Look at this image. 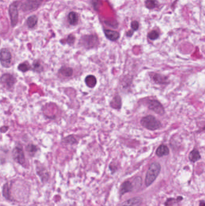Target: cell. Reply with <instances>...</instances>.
Masks as SVG:
<instances>
[{"instance_id":"cell-1","label":"cell","mask_w":205,"mask_h":206,"mask_svg":"<svg viewBox=\"0 0 205 206\" xmlns=\"http://www.w3.org/2000/svg\"><path fill=\"white\" fill-rule=\"evenodd\" d=\"M161 171V166L157 162L152 163L146 173L145 184L147 187L150 186L157 178Z\"/></svg>"},{"instance_id":"cell-2","label":"cell","mask_w":205,"mask_h":206,"mask_svg":"<svg viewBox=\"0 0 205 206\" xmlns=\"http://www.w3.org/2000/svg\"><path fill=\"white\" fill-rule=\"evenodd\" d=\"M141 125L150 130H155L161 127V122L152 115L143 117L141 120Z\"/></svg>"},{"instance_id":"cell-3","label":"cell","mask_w":205,"mask_h":206,"mask_svg":"<svg viewBox=\"0 0 205 206\" xmlns=\"http://www.w3.org/2000/svg\"><path fill=\"white\" fill-rule=\"evenodd\" d=\"M12 156L13 160L16 163L22 166H24L25 163V157L21 146H16L13 148L12 151Z\"/></svg>"},{"instance_id":"cell-4","label":"cell","mask_w":205,"mask_h":206,"mask_svg":"<svg viewBox=\"0 0 205 206\" xmlns=\"http://www.w3.org/2000/svg\"><path fill=\"white\" fill-rule=\"evenodd\" d=\"M12 56L10 51L7 48H2L0 52L1 64L4 68H10L12 64Z\"/></svg>"},{"instance_id":"cell-5","label":"cell","mask_w":205,"mask_h":206,"mask_svg":"<svg viewBox=\"0 0 205 206\" xmlns=\"http://www.w3.org/2000/svg\"><path fill=\"white\" fill-rule=\"evenodd\" d=\"M82 45L87 49L93 48L99 43L98 37L96 35H87L81 37Z\"/></svg>"},{"instance_id":"cell-6","label":"cell","mask_w":205,"mask_h":206,"mask_svg":"<svg viewBox=\"0 0 205 206\" xmlns=\"http://www.w3.org/2000/svg\"><path fill=\"white\" fill-rule=\"evenodd\" d=\"M8 12L11 19V23L12 27H15L18 21V4L13 2L10 6L8 9Z\"/></svg>"},{"instance_id":"cell-7","label":"cell","mask_w":205,"mask_h":206,"mask_svg":"<svg viewBox=\"0 0 205 206\" xmlns=\"http://www.w3.org/2000/svg\"><path fill=\"white\" fill-rule=\"evenodd\" d=\"M16 83V78L10 74H4L1 77V83L7 89H11Z\"/></svg>"},{"instance_id":"cell-8","label":"cell","mask_w":205,"mask_h":206,"mask_svg":"<svg viewBox=\"0 0 205 206\" xmlns=\"http://www.w3.org/2000/svg\"><path fill=\"white\" fill-rule=\"evenodd\" d=\"M43 0H25L22 4L21 8L24 11H31L36 9Z\"/></svg>"},{"instance_id":"cell-9","label":"cell","mask_w":205,"mask_h":206,"mask_svg":"<svg viewBox=\"0 0 205 206\" xmlns=\"http://www.w3.org/2000/svg\"><path fill=\"white\" fill-rule=\"evenodd\" d=\"M148 106L150 110L160 115H163L165 111L163 105L157 100H150Z\"/></svg>"},{"instance_id":"cell-10","label":"cell","mask_w":205,"mask_h":206,"mask_svg":"<svg viewBox=\"0 0 205 206\" xmlns=\"http://www.w3.org/2000/svg\"><path fill=\"white\" fill-rule=\"evenodd\" d=\"M36 171L37 175L40 177L41 180L43 182H46L49 178V173L47 170L42 166L37 165L36 168Z\"/></svg>"},{"instance_id":"cell-11","label":"cell","mask_w":205,"mask_h":206,"mask_svg":"<svg viewBox=\"0 0 205 206\" xmlns=\"http://www.w3.org/2000/svg\"><path fill=\"white\" fill-rule=\"evenodd\" d=\"M142 200L140 197H134L125 201L120 206H139L142 203Z\"/></svg>"},{"instance_id":"cell-12","label":"cell","mask_w":205,"mask_h":206,"mask_svg":"<svg viewBox=\"0 0 205 206\" xmlns=\"http://www.w3.org/2000/svg\"><path fill=\"white\" fill-rule=\"evenodd\" d=\"M133 190V186L132 183L129 181H124L120 189V195H123L128 192H130Z\"/></svg>"},{"instance_id":"cell-13","label":"cell","mask_w":205,"mask_h":206,"mask_svg":"<svg viewBox=\"0 0 205 206\" xmlns=\"http://www.w3.org/2000/svg\"><path fill=\"white\" fill-rule=\"evenodd\" d=\"M104 33L106 38L111 41H116L120 37V34L116 31L111 30H105Z\"/></svg>"},{"instance_id":"cell-14","label":"cell","mask_w":205,"mask_h":206,"mask_svg":"<svg viewBox=\"0 0 205 206\" xmlns=\"http://www.w3.org/2000/svg\"><path fill=\"white\" fill-rule=\"evenodd\" d=\"M85 83L89 88H93L97 84L96 78L93 75H89L85 78Z\"/></svg>"},{"instance_id":"cell-15","label":"cell","mask_w":205,"mask_h":206,"mask_svg":"<svg viewBox=\"0 0 205 206\" xmlns=\"http://www.w3.org/2000/svg\"><path fill=\"white\" fill-rule=\"evenodd\" d=\"M169 153V148L165 145H161L158 149H156V154L158 157H163L164 156H167Z\"/></svg>"},{"instance_id":"cell-16","label":"cell","mask_w":205,"mask_h":206,"mask_svg":"<svg viewBox=\"0 0 205 206\" xmlns=\"http://www.w3.org/2000/svg\"><path fill=\"white\" fill-rule=\"evenodd\" d=\"M110 106L113 108L120 109L122 106L121 98L119 95H116L110 103Z\"/></svg>"},{"instance_id":"cell-17","label":"cell","mask_w":205,"mask_h":206,"mask_svg":"<svg viewBox=\"0 0 205 206\" xmlns=\"http://www.w3.org/2000/svg\"><path fill=\"white\" fill-rule=\"evenodd\" d=\"M59 74L66 77H71L73 74V69L68 67H62L59 69Z\"/></svg>"},{"instance_id":"cell-18","label":"cell","mask_w":205,"mask_h":206,"mask_svg":"<svg viewBox=\"0 0 205 206\" xmlns=\"http://www.w3.org/2000/svg\"><path fill=\"white\" fill-rule=\"evenodd\" d=\"M68 21L69 24L72 26H75L78 23V15L75 12H71L68 15Z\"/></svg>"},{"instance_id":"cell-19","label":"cell","mask_w":205,"mask_h":206,"mask_svg":"<svg viewBox=\"0 0 205 206\" xmlns=\"http://www.w3.org/2000/svg\"><path fill=\"white\" fill-rule=\"evenodd\" d=\"M200 159V155L197 149H194L189 155V159L192 162H196Z\"/></svg>"},{"instance_id":"cell-20","label":"cell","mask_w":205,"mask_h":206,"mask_svg":"<svg viewBox=\"0 0 205 206\" xmlns=\"http://www.w3.org/2000/svg\"><path fill=\"white\" fill-rule=\"evenodd\" d=\"M2 194L3 197L7 200H11V196L10 193V187L8 183H5L2 186Z\"/></svg>"},{"instance_id":"cell-21","label":"cell","mask_w":205,"mask_h":206,"mask_svg":"<svg viewBox=\"0 0 205 206\" xmlns=\"http://www.w3.org/2000/svg\"><path fill=\"white\" fill-rule=\"evenodd\" d=\"M37 23V17L35 15H32L28 18L27 20V25L29 28L33 29Z\"/></svg>"},{"instance_id":"cell-22","label":"cell","mask_w":205,"mask_h":206,"mask_svg":"<svg viewBox=\"0 0 205 206\" xmlns=\"http://www.w3.org/2000/svg\"><path fill=\"white\" fill-rule=\"evenodd\" d=\"M26 151L31 156H34V154L37 152L38 148L34 144L30 143L26 146Z\"/></svg>"},{"instance_id":"cell-23","label":"cell","mask_w":205,"mask_h":206,"mask_svg":"<svg viewBox=\"0 0 205 206\" xmlns=\"http://www.w3.org/2000/svg\"><path fill=\"white\" fill-rule=\"evenodd\" d=\"M153 80L157 83H160V84H163L166 83L167 78L163 75H160V74H155L153 77Z\"/></svg>"},{"instance_id":"cell-24","label":"cell","mask_w":205,"mask_h":206,"mask_svg":"<svg viewBox=\"0 0 205 206\" xmlns=\"http://www.w3.org/2000/svg\"><path fill=\"white\" fill-rule=\"evenodd\" d=\"M31 68H32V67H30V65L27 62L21 63L18 67V70L22 72H26L28 70H30Z\"/></svg>"},{"instance_id":"cell-25","label":"cell","mask_w":205,"mask_h":206,"mask_svg":"<svg viewBox=\"0 0 205 206\" xmlns=\"http://www.w3.org/2000/svg\"><path fill=\"white\" fill-rule=\"evenodd\" d=\"M32 66H33V69L36 72L40 73L42 71H43V67L40 61L38 60H36L33 62Z\"/></svg>"},{"instance_id":"cell-26","label":"cell","mask_w":205,"mask_h":206,"mask_svg":"<svg viewBox=\"0 0 205 206\" xmlns=\"http://www.w3.org/2000/svg\"><path fill=\"white\" fill-rule=\"evenodd\" d=\"M63 142L68 143V144H70V145H73L75 143H76L77 141L76 139L73 137V136H68L67 137H65L63 139Z\"/></svg>"},{"instance_id":"cell-27","label":"cell","mask_w":205,"mask_h":206,"mask_svg":"<svg viewBox=\"0 0 205 206\" xmlns=\"http://www.w3.org/2000/svg\"><path fill=\"white\" fill-rule=\"evenodd\" d=\"M145 5L147 9H153L156 7V2L155 0H146Z\"/></svg>"},{"instance_id":"cell-28","label":"cell","mask_w":205,"mask_h":206,"mask_svg":"<svg viewBox=\"0 0 205 206\" xmlns=\"http://www.w3.org/2000/svg\"><path fill=\"white\" fill-rule=\"evenodd\" d=\"M159 36H160V34L156 30H152V32H149L148 34V37L150 40H152L157 39L159 37Z\"/></svg>"},{"instance_id":"cell-29","label":"cell","mask_w":205,"mask_h":206,"mask_svg":"<svg viewBox=\"0 0 205 206\" xmlns=\"http://www.w3.org/2000/svg\"><path fill=\"white\" fill-rule=\"evenodd\" d=\"M75 37H74V36L72 35V34H70V35H69V36L68 37L67 42H68L69 45H72L75 42Z\"/></svg>"},{"instance_id":"cell-30","label":"cell","mask_w":205,"mask_h":206,"mask_svg":"<svg viewBox=\"0 0 205 206\" xmlns=\"http://www.w3.org/2000/svg\"><path fill=\"white\" fill-rule=\"evenodd\" d=\"M131 29L133 31H137L139 28V23L137 21H134L131 22Z\"/></svg>"},{"instance_id":"cell-31","label":"cell","mask_w":205,"mask_h":206,"mask_svg":"<svg viewBox=\"0 0 205 206\" xmlns=\"http://www.w3.org/2000/svg\"><path fill=\"white\" fill-rule=\"evenodd\" d=\"M176 200H177V198ZM176 199H174V198H170V199L167 200V201L166 203V206H171V205H173V204L174 203H175V201H176Z\"/></svg>"},{"instance_id":"cell-32","label":"cell","mask_w":205,"mask_h":206,"mask_svg":"<svg viewBox=\"0 0 205 206\" xmlns=\"http://www.w3.org/2000/svg\"><path fill=\"white\" fill-rule=\"evenodd\" d=\"M8 130V126H2L1 129V133H5L7 130Z\"/></svg>"},{"instance_id":"cell-33","label":"cell","mask_w":205,"mask_h":206,"mask_svg":"<svg viewBox=\"0 0 205 206\" xmlns=\"http://www.w3.org/2000/svg\"><path fill=\"white\" fill-rule=\"evenodd\" d=\"M133 33H134V31L133 30H129L126 33V36L128 37H131L133 35Z\"/></svg>"},{"instance_id":"cell-34","label":"cell","mask_w":205,"mask_h":206,"mask_svg":"<svg viewBox=\"0 0 205 206\" xmlns=\"http://www.w3.org/2000/svg\"><path fill=\"white\" fill-rule=\"evenodd\" d=\"M200 206H205V203H204V202H200Z\"/></svg>"}]
</instances>
